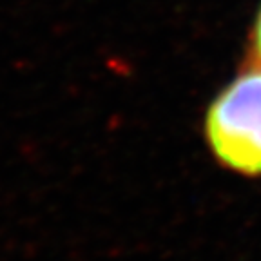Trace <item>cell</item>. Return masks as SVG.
I'll use <instances>...</instances> for the list:
<instances>
[{"label": "cell", "instance_id": "6da1fadb", "mask_svg": "<svg viewBox=\"0 0 261 261\" xmlns=\"http://www.w3.org/2000/svg\"><path fill=\"white\" fill-rule=\"evenodd\" d=\"M203 135L220 165L261 178V65L241 71L214 96L205 113Z\"/></svg>", "mask_w": 261, "mask_h": 261}, {"label": "cell", "instance_id": "7a4b0ae2", "mask_svg": "<svg viewBox=\"0 0 261 261\" xmlns=\"http://www.w3.org/2000/svg\"><path fill=\"white\" fill-rule=\"evenodd\" d=\"M252 53H254V64L261 65V9L257 13L256 24L252 31Z\"/></svg>", "mask_w": 261, "mask_h": 261}]
</instances>
